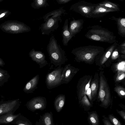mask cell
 Wrapping results in <instances>:
<instances>
[{"label":"cell","mask_w":125,"mask_h":125,"mask_svg":"<svg viewBox=\"0 0 125 125\" xmlns=\"http://www.w3.org/2000/svg\"><path fill=\"white\" fill-rule=\"evenodd\" d=\"M119 45L118 41L114 42L109 46L105 50L100 57V63L102 65L104 64L111 56L113 51Z\"/></svg>","instance_id":"cell-17"},{"label":"cell","mask_w":125,"mask_h":125,"mask_svg":"<svg viewBox=\"0 0 125 125\" xmlns=\"http://www.w3.org/2000/svg\"><path fill=\"white\" fill-rule=\"evenodd\" d=\"M44 121L45 125H51L52 119L50 116H47L44 117Z\"/></svg>","instance_id":"cell-36"},{"label":"cell","mask_w":125,"mask_h":125,"mask_svg":"<svg viewBox=\"0 0 125 125\" xmlns=\"http://www.w3.org/2000/svg\"><path fill=\"white\" fill-rule=\"evenodd\" d=\"M90 28L85 35L89 40L110 43L117 41L114 33L105 28L98 25L92 26Z\"/></svg>","instance_id":"cell-2"},{"label":"cell","mask_w":125,"mask_h":125,"mask_svg":"<svg viewBox=\"0 0 125 125\" xmlns=\"http://www.w3.org/2000/svg\"><path fill=\"white\" fill-rule=\"evenodd\" d=\"M68 20L66 19L62 28V42L64 46H67L69 41L73 37L70 33L68 29Z\"/></svg>","instance_id":"cell-19"},{"label":"cell","mask_w":125,"mask_h":125,"mask_svg":"<svg viewBox=\"0 0 125 125\" xmlns=\"http://www.w3.org/2000/svg\"><path fill=\"white\" fill-rule=\"evenodd\" d=\"M46 104V98L42 96L33 98L27 103V107L30 109L35 110L44 108Z\"/></svg>","instance_id":"cell-13"},{"label":"cell","mask_w":125,"mask_h":125,"mask_svg":"<svg viewBox=\"0 0 125 125\" xmlns=\"http://www.w3.org/2000/svg\"><path fill=\"white\" fill-rule=\"evenodd\" d=\"M83 105L88 107L91 105L86 95H84L80 102Z\"/></svg>","instance_id":"cell-32"},{"label":"cell","mask_w":125,"mask_h":125,"mask_svg":"<svg viewBox=\"0 0 125 125\" xmlns=\"http://www.w3.org/2000/svg\"><path fill=\"white\" fill-rule=\"evenodd\" d=\"M0 28L4 32L12 34L28 32L31 31L29 26L16 20L6 21L0 25Z\"/></svg>","instance_id":"cell-4"},{"label":"cell","mask_w":125,"mask_h":125,"mask_svg":"<svg viewBox=\"0 0 125 125\" xmlns=\"http://www.w3.org/2000/svg\"><path fill=\"white\" fill-rule=\"evenodd\" d=\"M47 0H34L31 4V7L35 9L46 7L49 5Z\"/></svg>","instance_id":"cell-23"},{"label":"cell","mask_w":125,"mask_h":125,"mask_svg":"<svg viewBox=\"0 0 125 125\" xmlns=\"http://www.w3.org/2000/svg\"><path fill=\"white\" fill-rule=\"evenodd\" d=\"M108 118L114 125H122L120 121L113 114L109 115Z\"/></svg>","instance_id":"cell-31"},{"label":"cell","mask_w":125,"mask_h":125,"mask_svg":"<svg viewBox=\"0 0 125 125\" xmlns=\"http://www.w3.org/2000/svg\"><path fill=\"white\" fill-rule=\"evenodd\" d=\"M72 0H56L57 3L60 4H64L67 3Z\"/></svg>","instance_id":"cell-38"},{"label":"cell","mask_w":125,"mask_h":125,"mask_svg":"<svg viewBox=\"0 0 125 125\" xmlns=\"http://www.w3.org/2000/svg\"><path fill=\"white\" fill-rule=\"evenodd\" d=\"M62 14H67L66 11L63 9L62 7L60 8L54 10L50 12H49L45 14L43 17L42 18L44 19L45 22L51 16L57 14L62 15Z\"/></svg>","instance_id":"cell-24"},{"label":"cell","mask_w":125,"mask_h":125,"mask_svg":"<svg viewBox=\"0 0 125 125\" xmlns=\"http://www.w3.org/2000/svg\"><path fill=\"white\" fill-rule=\"evenodd\" d=\"M99 83L98 98L101 102L100 106L107 107L111 102L110 90L105 78L101 72L100 73Z\"/></svg>","instance_id":"cell-5"},{"label":"cell","mask_w":125,"mask_h":125,"mask_svg":"<svg viewBox=\"0 0 125 125\" xmlns=\"http://www.w3.org/2000/svg\"><path fill=\"white\" fill-rule=\"evenodd\" d=\"M99 5L103 6L106 7L116 10L118 11L120 10L119 5L107 0H105L98 3Z\"/></svg>","instance_id":"cell-26"},{"label":"cell","mask_w":125,"mask_h":125,"mask_svg":"<svg viewBox=\"0 0 125 125\" xmlns=\"http://www.w3.org/2000/svg\"><path fill=\"white\" fill-rule=\"evenodd\" d=\"M39 78V76L37 74L27 83L23 89L24 92L27 93H32L37 88Z\"/></svg>","instance_id":"cell-16"},{"label":"cell","mask_w":125,"mask_h":125,"mask_svg":"<svg viewBox=\"0 0 125 125\" xmlns=\"http://www.w3.org/2000/svg\"><path fill=\"white\" fill-rule=\"evenodd\" d=\"M20 102L19 99L0 101V116L9 113H14L19 108Z\"/></svg>","instance_id":"cell-9"},{"label":"cell","mask_w":125,"mask_h":125,"mask_svg":"<svg viewBox=\"0 0 125 125\" xmlns=\"http://www.w3.org/2000/svg\"><path fill=\"white\" fill-rule=\"evenodd\" d=\"M10 77V75L8 72L0 73V87L2 86L5 83L8 82Z\"/></svg>","instance_id":"cell-28"},{"label":"cell","mask_w":125,"mask_h":125,"mask_svg":"<svg viewBox=\"0 0 125 125\" xmlns=\"http://www.w3.org/2000/svg\"><path fill=\"white\" fill-rule=\"evenodd\" d=\"M118 11L116 10L110 8L103 6L97 5L91 14V18H96L104 16L108 13Z\"/></svg>","instance_id":"cell-15"},{"label":"cell","mask_w":125,"mask_h":125,"mask_svg":"<svg viewBox=\"0 0 125 125\" xmlns=\"http://www.w3.org/2000/svg\"><path fill=\"white\" fill-rule=\"evenodd\" d=\"M104 51V49L102 47L89 45L73 49L71 52L75 56L77 61L92 64L100 58Z\"/></svg>","instance_id":"cell-1"},{"label":"cell","mask_w":125,"mask_h":125,"mask_svg":"<svg viewBox=\"0 0 125 125\" xmlns=\"http://www.w3.org/2000/svg\"><path fill=\"white\" fill-rule=\"evenodd\" d=\"M11 13V12L8 10H0V21L9 16Z\"/></svg>","instance_id":"cell-30"},{"label":"cell","mask_w":125,"mask_h":125,"mask_svg":"<svg viewBox=\"0 0 125 125\" xmlns=\"http://www.w3.org/2000/svg\"><path fill=\"white\" fill-rule=\"evenodd\" d=\"M61 14H57L49 17L44 23H42L40 27L42 35H49L52 32L54 31L58 27V22L61 23L62 20Z\"/></svg>","instance_id":"cell-8"},{"label":"cell","mask_w":125,"mask_h":125,"mask_svg":"<svg viewBox=\"0 0 125 125\" xmlns=\"http://www.w3.org/2000/svg\"><path fill=\"white\" fill-rule=\"evenodd\" d=\"M118 45L114 50L111 54V59L112 60H114L116 59L119 56V55L118 53Z\"/></svg>","instance_id":"cell-34"},{"label":"cell","mask_w":125,"mask_h":125,"mask_svg":"<svg viewBox=\"0 0 125 125\" xmlns=\"http://www.w3.org/2000/svg\"></svg>","instance_id":"cell-43"},{"label":"cell","mask_w":125,"mask_h":125,"mask_svg":"<svg viewBox=\"0 0 125 125\" xmlns=\"http://www.w3.org/2000/svg\"><path fill=\"white\" fill-rule=\"evenodd\" d=\"M65 99V95L62 94L59 95L55 98L54 105L57 112H60L63 106Z\"/></svg>","instance_id":"cell-22"},{"label":"cell","mask_w":125,"mask_h":125,"mask_svg":"<svg viewBox=\"0 0 125 125\" xmlns=\"http://www.w3.org/2000/svg\"><path fill=\"white\" fill-rule=\"evenodd\" d=\"M117 113L122 118L124 121L125 120V110L119 111L117 109L116 110Z\"/></svg>","instance_id":"cell-37"},{"label":"cell","mask_w":125,"mask_h":125,"mask_svg":"<svg viewBox=\"0 0 125 125\" xmlns=\"http://www.w3.org/2000/svg\"><path fill=\"white\" fill-rule=\"evenodd\" d=\"M115 21L117 25L118 33L123 37H125V18L124 17L116 18L112 16L110 18Z\"/></svg>","instance_id":"cell-18"},{"label":"cell","mask_w":125,"mask_h":125,"mask_svg":"<svg viewBox=\"0 0 125 125\" xmlns=\"http://www.w3.org/2000/svg\"><path fill=\"white\" fill-rule=\"evenodd\" d=\"M92 76L85 75L81 78L78 82L77 86V93L79 102L90 87Z\"/></svg>","instance_id":"cell-10"},{"label":"cell","mask_w":125,"mask_h":125,"mask_svg":"<svg viewBox=\"0 0 125 125\" xmlns=\"http://www.w3.org/2000/svg\"><path fill=\"white\" fill-rule=\"evenodd\" d=\"M125 71L119 70L118 72V74L116 79V81L119 82L123 79L125 78Z\"/></svg>","instance_id":"cell-33"},{"label":"cell","mask_w":125,"mask_h":125,"mask_svg":"<svg viewBox=\"0 0 125 125\" xmlns=\"http://www.w3.org/2000/svg\"><path fill=\"white\" fill-rule=\"evenodd\" d=\"M79 70L70 64L66 65L62 71V84H67L69 82Z\"/></svg>","instance_id":"cell-11"},{"label":"cell","mask_w":125,"mask_h":125,"mask_svg":"<svg viewBox=\"0 0 125 125\" xmlns=\"http://www.w3.org/2000/svg\"><path fill=\"white\" fill-rule=\"evenodd\" d=\"M20 113L14 114L12 113H9L0 116V124H11L19 116Z\"/></svg>","instance_id":"cell-20"},{"label":"cell","mask_w":125,"mask_h":125,"mask_svg":"<svg viewBox=\"0 0 125 125\" xmlns=\"http://www.w3.org/2000/svg\"><path fill=\"white\" fill-rule=\"evenodd\" d=\"M90 84L92 101L96 97L98 87L99 77L97 73H95L94 78L92 79Z\"/></svg>","instance_id":"cell-21"},{"label":"cell","mask_w":125,"mask_h":125,"mask_svg":"<svg viewBox=\"0 0 125 125\" xmlns=\"http://www.w3.org/2000/svg\"><path fill=\"white\" fill-rule=\"evenodd\" d=\"M88 120L91 125H99V122L98 115L96 112L90 113L88 116Z\"/></svg>","instance_id":"cell-25"},{"label":"cell","mask_w":125,"mask_h":125,"mask_svg":"<svg viewBox=\"0 0 125 125\" xmlns=\"http://www.w3.org/2000/svg\"><path fill=\"white\" fill-rule=\"evenodd\" d=\"M97 5V4L93 3L84 0L79 1L72 5L70 10L86 18H91L92 12Z\"/></svg>","instance_id":"cell-6"},{"label":"cell","mask_w":125,"mask_h":125,"mask_svg":"<svg viewBox=\"0 0 125 125\" xmlns=\"http://www.w3.org/2000/svg\"><path fill=\"white\" fill-rule=\"evenodd\" d=\"M3 0H0V2L2 1Z\"/></svg>","instance_id":"cell-42"},{"label":"cell","mask_w":125,"mask_h":125,"mask_svg":"<svg viewBox=\"0 0 125 125\" xmlns=\"http://www.w3.org/2000/svg\"><path fill=\"white\" fill-rule=\"evenodd\" d=\"M115 91L121 97L124 98L125 95V89L124 88L120 86H117L115 88Z\"/></svg>","instance_id":"cell-29"},{"label":"cell","mask_w":125,"mask_h":125,"mask_svg":"<svg viewBox=\"0 0 125 125\" xmlns=\"http://www.w3.org/2000/svg\"><path fill=\"white\" fill-rule=\"evenodd\" d=\"M70 22L68 29L71 35L73 37L81 31L83 28L84 21L83 19L76 20L74 18Z\"/></svg>","instance_id":"cell-14"},{"label":"cell","mask_w":125,"mask_h":125,"mask_svg":"<svg viewBox=\"0 0 125 125\" xmlns=\"http://www.w3.org/2000/svg\"><path fill=\"white\" fill-rule=\"evenodd\" d=\"M104 125H112L109 121L106 118L103 120Z\"/></svg>","instance_id":"cell-39"},{"label":"cell","mask_w":125,"mask_h":125,"mask_svg":"<svg viewBox=\"0 0 125 125\" xmlns=\"http://www.w3.org/2000/svg\"><path fill=\"white\" fill-rule=\"evenodd\" d=\"M118 49L120 50L121 52L124 55L125 53V41L118 46Z\"/></svg>","instance_id":"cell-35"},{"label":"cell","mask_w":125,"mask_h":125,"mask_svg":"<svg viewBox=\"0 0 125 125\" xmlns=\"http://www.w3.org/2000/svg\"><path fill=\"white\" fill-rule=\"evenodd\" d=\"M29 55L32 61L39 64L40 68L43 67L48 64L45 59L44 53L41 51H36L34 49H32L29 52Z\"/></svg>","instance_id":"cell-12"},{"label":"cell","mask_w":125,"mask_h":125,"mask_svg":"<svg viewBox=\"0 0 125 125\" xmlns=\"http://www.w3.org/2000/svg\"><path fill=\"white\" fill-rule=\"evenodd\" d=\"M63 68L59 66L47 74L45 83L48 89H52L62 84V74Z\"/></svg>","instance_id":"cell-7"},{"label":"cell","mask_w":125,"mask_h":125,"mask_svg":"<svg viewBox=\"0 0 125 125\" xmlns=\"http://www.w3.org/2000/svg\"><path fill=\"white\" fill-rule=\"evenodd\" d=\"M11 124L16 125H29L27 119L21 114L16 118Z\"/></svg>","instance_id":"cell-27"},{"label":"cell","mask_w":125,"mask_h":125,"mask_svg":"<svg viewBox=\"0 0 125 125\" xmlns=\"http://www.w3.org/2000/svg\"><path fill=\"white\" fill-rule=\"evenodd\" d=\"M47 49L51 63L55 67L61 66L67 61L65 52L58 44L54 36L50 38Z\"/></svg>","instance_id":"cell-3"},{"label":"cell","mask_w":125,"mask_h":125,"mask_svg":"<svg viewBox=\"0 0 125 125\" xmlns=\"http://www.w3.org/2000/svg\"><path fill=\"white\" fill-rule=\"evenodd\" d=\"M5 64L4 61L0 58V66L3 67Z\"/></svg>","instance_id":"cell-40"},{"label":"cell","mask_w":125,"mask_h":125,"mask_svg":"<svg viewBox=\"0 0 125 125\" xmlns=\"http://www.w3.org/2000/svg\"><path fill=\"white\" fill-rule=\"evenodd\" d=\"M7 72H8L7 71L0 68V73H5Z\"/></svg>","instance_id":"cell-41"}]
</instances>
